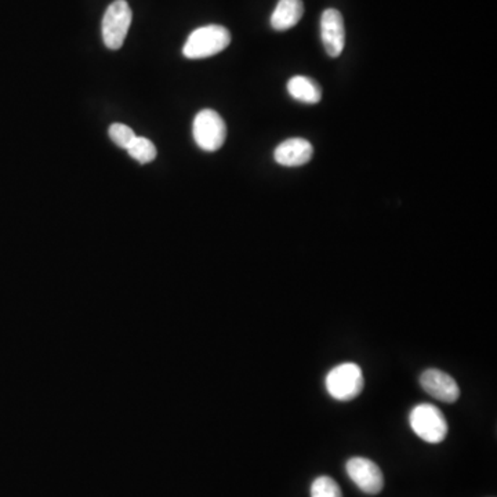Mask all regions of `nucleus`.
Wrapping results in <instances>:
<instances>
[{
	"label": "nucleus",
	"mask_w": 497,
	"mask_h": 497,
	"mask_svg": "<svg viewBox=\"0 0 497 497\" xmlns=\"http://www.w3.org/2000/svg\"><path fill=\"white\" fill-rule=\"evenodd\" d=\"M288 92L295 100L304 104H318L322 98L321 86L307 77H293L288 82Z\"/></svg>",
	"instance_id": "11"
},
{
	"label": "nucleus",
	"mask_w": 497,
	"mask_h": 497,
	"mask_svg": "<svg viewBox=\"0 0 497 497\" xmlns=\"http://www.w3.org/2000/svg\"><path fill=\"white\" fill-rule=\"evenodd\" d=\"M321 38L325 51L330 57H338L345 51V20L338 10L327 9L322 13Z\"/></svg>",
	"instance_id": "7"
},
{
	"label": "nucleus",
	"mask_w": 497,
	"mask_h": 497,
	"mask_svg": "<svg viewBox=\"0 0 497 497\" xmlns=\"http://www.w3.org/2000/svg\"><path fill=\"white\" fill-rule=\"evenodd\" d=\"M108 133L112 142L115 143L118 147L124 148V150H127L129 145L132 144L133 140L137 137L135 133L124 124H111Z\"/></svg>",
	"instance_id": "14"
},
{
	"label": "nucleus",
	"mask_w": 497,
	"mask_h": 497,
	"mask_svg": "<svg viewBox=\"0 0 497 497\" xmlns=\"http://www.w3.org/2000/svg\"><path fill=\"white\" fill-rule=\"evenodd\" d=\"M311 497H343V493L333 478L322 475L312 483Z\"/></svg>",
	"instance_id": "13"
},
{
	"label": "nucleus",
	"mask_w": 497,
	"mask_h": 497,
	"mask_svg": "<svg viewBox=\"0 0 497 497\" xmlns=\"http://www.w3.org/2000/svg\"><path fill=\"white\" fill-rule=\"evenodd\" d=\"M192 133L198 147L207 152L220 150L227 139L225 122L213 109H202L195 116Z\"/></svg>",
	"instance_id": "4"
},
{
	"label": "nucleus",
	"mask_w": 497,
	"mask_h": 497,
	"mask_svg": "<svg viewBox=\"0 0 497 497\" xmlns=\"http://www.w3.org/2000/svg\"><path fill=\"white\" fill-rule=\"evenodd\" d=\"M231 33L221 25L198 28L187 39L183 54L187 59L200 60L216 56L230 46Z\"/></svg>",
	"instance_id": "1"
},
{
	"label": "nucleus",
	"mask_w": 497,
	"mask_h": 497,
	"mask_svg": "<svg viewBox=\"0 0 497 497\" xmlns=\"http://www.w3.org/2000/svg\"><path fill=\"white\" fill-rule=\"evenodd\" d=\"M126 151L133 160L137 161L142 165H147V163L155 161L156 158L155 145L150 140L139 137V135L133 140L132 144L129 145Z\"/></svg>",
	"instance_id": "12"
},
{
	"label": "nucleus",
	"mask_w": 497,
	"mask_h": 497,
	"mask_svg": "<svg viewBox=\"0 0 497 497\" xmlns=\"http://www.w3.org/2000/svg\"><path fill=\"white\" fill-rule=\"evenodd\" d=\"M420 384L427 394L442 402L454 403L460 398V389L456 380L438 369H428L423 372L420 376Z\"/></svg>",
	"instance_id": "8"
},
{
	"label": "nucleus",
	"mask_w": 497,
	"mask_h": 497,
	"mask_svg": "<svg viewBox=\"0 0 497 497\" xmlns=\"http://www.w3.org/2000/svg\"><path fill=\"white\" fill-rule=\"evenodd\" d=\"M348 477L361 491L377 494L384 488V477L376 463L365 457H353L347 462Z\"/></svg>",
	"instance_id": "6"
},
{
	"label": "nucleus",
	"mask_w": 497,
	"mask_h": 497,
	"mask_svg": "<svg viewBox=\"0 0 497 497\" xmlns=\"http://www.w3.org/2000/svg\"><path fill=\"white\" fill-rule=\"evenodd\" d=\"M132 24V9L126 0H115L109 5L103 18V39L106 48L118 51L124 46V39Z\"/></svg>",
	"instance_id": "5"
},
{
	"label": "nucleus",
	"mask_w": 497,
	"mask_h": 497,
	"mask_svg": "<svg viewBox=\"0 0 497 497\" xmlns=\"http://www.w3.org/2000/svg\"><path fill=\"white\" fill-rule=\"evenodd\" d=\"M314 148L304 139H289L275 148L274 160L278 165L286 168H298L312 160Z\"/></svg>",
	"instance_id": "9"
},
{
	"label": "nucleus",
	"mask_w": 497,
	"mask_h": 497,
	"mask_svg": "<svg viewBox=\"0 0 497 497\" xmlns=\"http://www.w3.org/2000/svg\"><path fill=\"white\" fill-rule=\"evenodd\" d=\"M325 384L330 397L335 400H343V402L353 400L363 392L365 386L363 369L353 363L337 365L327 373Z\"/></svg>",
	"instance_id": "3"
},
{
	"label": "nucleus",
	"mask_w": 497,
	"mask_h": 497,
	"mask_svg": "<svg viewBox=\"0 0 497 497\" xmlns=\"http://www.w3.org/2000/svg\"><path fill=\"white\" fill-rule=\"evenodd\" d=\"M304 14L301 0H280L271 15V25L275 31H288L296 27Z\"/></svg>",
	"instance_id": "10"
},
{
	"label": "nucleus",
	"mask_w": 497,
	"mask_h": 497,
	"mask_svg": "<svg viewBox=\"0 0 497 497\" xmlns=\"http://www.w3.org/2000/svg\"><path fill=\"white\" fill-rule=\"evenodd\" d=\"M410 423L413 433L428 444H441L449 430L444 413L431 403L415 406L410 412Z\"/></svg>",
	"instance_id": "2"
}]
</instances>
